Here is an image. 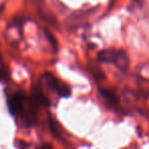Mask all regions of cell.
<instances>
[{"mask_svg": "<svg viewBox=\"0 0 149 149\" xmlns=\"http://www.w3.org/2000/svg\"><path fill=\"white\" fill-rule=\"evenodd\" d=\"M7 105L9 112L14 117L24 123V126L30 127L35 125L36 108L35 101L28 98L22 92H15L7 98Z\"/></svg>", "mask_w": 149, "mask_h": 149, "instance_id": "cell-1", "label": "cell"}, {"mask_svg": "<svg viewBox=\"0 0 149 149\" xmlns=\"http://www.w3.org/2000/svg\"><path fill=\"white\" fill-rule=\"evenodd\" d=\"M97 60L102 64H112L122 72H126L129 68L130 60L126 51L122 49H104L97 53Z\"/></svg>", "mask_w": 149, "mask_h": 149, "instance_id": "cell-2", "label": "cell"}, {"mask_svg": "<svg viewBox=\"0 0 149 149\" xmlns=\"http://www.w3.org/2000/svg\"><path fill=\"white\" fill-rule=\"evenodd\" d=\"M43 78L48 87L53 91H55L61 97H69L71 95L70 87L66 84L59 82V80L56 79L51 73H45Z\"/></svg>", "mask_w": 149, "mask_h": 149, "instance_id": "cell-3", "label": "cell"}, {"mask_svg": "<svg viewBox=\"0 0 149 149\" xmlns=\"http://www.w3.org/2000/svg\"><path fill=\"white\" fill-rule=\"evenodd\" d=\"M98 92H100V95L102 97V99L107 102L110 107L113 108H117L119 106V96L115 93L114 91L110 89H104V88H100L98 89Z\"/></svg>", "mask_w": 149, "mask_h": 149, "instance_id": "cell-4", "label": "cell"}, {"mask_svg": "<svg viewBox=\"0 0 149 149\" xmlns=\"http://www.w3.org/2000/svg\"><path fill=\"white\" fill-rule=\"evenodd\" d=\"M90 74L93 77V79L95 80L96 82H102L106 79V76H104V73L100 70L98 66H90L88 68Z\"/></svg>", "mask_w": 149, "mask_h": 149, "instance_id": "cell-5", "label": "cell"}, {"mask_svg": "<svg viewBox=\"0 0 149 149\" xmlns=\"http://www.w3.org/2000/svg\"><path fill=\"white\" fill-rule=\"evenodd\" d=\"M49 125H50V130H51L52 134H53L56 138H61V131H60L59 124H58L54 119L50 117L49 119Z\"/></svg>", "mask_w": 149, "mask_h": 149, "instance_id": "cell-6", "label": "cell"}, {"mask_svg": "<svg viewBox=\"0 0 149 149\" xmlns=\"http://www.w3.org/2000/svg\"><path fill=\"white\" fill-rule=\"evenodd\" d=\"M9 79V72L5 68V66L0 68V82H7Z\"/></svg>", "mask_w": 149, "mask_h": 149, "instance_id": "cell-7", "label": "cell"}, {"mask_svg": "<svg viewBox=\"0 0 149 149\" xmlns=\"http://www.w3.org/2000/svg\"><path fill=\"white\" fill-rule=\"evenodd\" d=\"M2 62V58H1V55H0V64Z\"/></svg>", "mask_w": 149, "mask_h": 149, "instance_id": "cell-8", "label": "cell"}]
</instances>
